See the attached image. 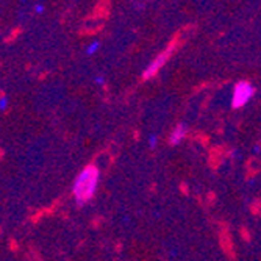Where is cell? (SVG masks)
Wrapping results in <instances>:
<instances>
[{"label":"cell","instance_id":"6da1fadb","mask_svg":"<svg viewBox=\"0 0 261 261\" xmlns=\"http://www.w3.org/2000/svg\"><path fill=\"white\" fill-rule=\"evenodd\" d=\"M100 172L96 166H86V168L79 174V177L74 181L72 193L79 205H85L92 199V196L97 191Z\"/></svg>","mask_w":261,"mask_h":261},{"label":"cell","instance_id":"7a4b0ae2","mask_svg":"<svg viewBox=\"0 0 261 261\" xmlns=\"http://www.w3.org/2000/svg\"><path fill=\"white\" fill-rule=\"evenodd\" d=\"M255 88L252 86V83L249 82H240L233 89V97H231V107L234 110L243 108L247 102H250V99L253 97Z\"/></svg>","mask_w":261,"mask_h":261},{"label":"cell","instance_id":"3957f363","mask_svg":"<svg viewBox=\"0 0 261 261\" xmlns=\"http://www.w3.org/2000/svg\"><path fill=\"white\" fill-rule=\"evenodd\" d=\"M174 49H175V42L169 44V45H168V49H166L164 52H161L160 55H156L155 60L144 69V72H142V79H150V77H153V75L158 72V70L166 64V61L169 60V57H171V54L174 52Z\"/></svg>","mask_w":261,"mask_h":261},{"label":"cell","instance_id":"277c9868","mask_svg":"<svg viewBox=\"0 0 261 261\" xmlns=\"http://www.w3.org/2000/svg\"><path fill=\"white\" fill-rule=\"evenodd\" d=\"M186 132H188V127H186L185 124H178V125L172 130L171 138H169V142H171V144H174V146L180 144L181 139H185V136H186Z\"/></svg>","mask_w":261,"mask_h":261},{"label":"cell","instance_id":"5b68a950","mask_svg":"<svg viewBox=\"0 0 261 261\" xmlns=\"http://www.w3.org/2000/svg\"><path fill=\"white\" fill-rule=\"evenodd\" d=\"M99 41H94L89 47H86V49H85V52L88 54V55H92V54H96L97 50H99Z\"/></svg>","mask_w":261,"mask_h":261},{"label":"cell","instance_id":"8992f818","mask_svg":"<svg viewBox=\"0 0 261 261\" xmlns=\"http://www.w3.org/2000/svg\"><path fill=\"white\" fill-rule=\"evenodd\" d=\"M7 107H8V97H5V96H2L0 97V110H7Z\"/></svg>","mask_w":261,"mask_h":261},{"label":"cell","instance_id":"52a82bcc","mask_svg":"<svg viewBox=\"0 0 261 261\" xmlns=\"http://www.w3.org/2000/svg\"><path fill=\"white\" fill-rule=\"evenodd\" d=\"M149 144H150V147H155V146H156V136H155V135H150V138H149Z\"/></svg>","mask_w":261,"mask_h":261},{"label":"cell","instance_id":"ba28073f","mask_svg":"<svg viewBox=\"0 0 261 261\" xmlns=\"http://www.w3.org/2000/svg\"><path fill=\"white\" fill-rule=\"evenodd\" d=\"M94 80H96V83H99V85H103V83H105V79H103L102 75H97Z\"/></svg>","mask_w":261,"mask_h":261},{"label":"cell","instance_id":"9c48e42d","mask_svg":"<svg viewBox=\"0 0 261 261\" xmlns=\"http://www.w3.org/2000/svg\"><path fill=\"white\" fill-rule=\"evenodd\" d=\"M35 11H36V13H42V11H44V7H42V5H36V7H35Z\"/></svg>","mask_w":261,"mask_h":261},{"label":"cell","instance_id":"30bf717a","mask_svg":"<svg viewBox=\"0 0 261 261\" xmlns=\"http://www.w3.org/2000/svg\"><path fill=\"white\" fill-rule=\"evenodd\" d=\"M253 152H255V153H258V152H259V147H258V146H255V149H253Z\"/></svg>","mask_w":261,"mask_h":261}]
</instances>
